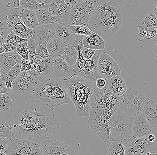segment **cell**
I'll return each instance as SVG.
<instances>
[{"label":"cell","instance_id":"obj_1","mask_svg":"<svg viewBox=\"0 0 157 155\" xmlns=\"http://www.w3.org/2000/svg\"><path fill=\"white\" fill-rule=\"evenodd\" d=\"M50 107L33 96L26 104L19 107L13 115V126L20 135L39 138L46 134H54L59 127L58 116Z\"/></svg>","mask_w":157,"mask_h":155},{"label":"cell","instance_id":"obj_2","mask_svg":"<svg viewBox=\"0 0 157 155\" xmlns=\"http://www.w3.org/2000/svg\"><path fill=\"white\" fill-rule=\"evenodd\" d=\"M119 97L113 94L108 83L103 89L96 87L91 98L88 122L94 133L105 143L113 141L108 121L119 106Z\"/></svg>","mask_w":157,"mask_h":155},{"label":"cell","instance_id":"obj_3","mask_svg":"<svg viewBox=\"0 0 157 155\" xmlns=\"http://www.w3.org/2000/svg\"><path fill=\"white\" fill-rule=\"evenodd\" d=\"M122 10L116 0H97L88 27L103 39L117 33L123 24Z\"/></svg>","mask_w":157,"mask_h":155},{"label":"cell","instance_id":"obj_4","mask_svg":"<svg viewBox=\"0 0 157 155\" xmlns=\"http://www.w3.org/2000/svg\"><path fill=\"white\" fill-rule=\"evenodd\" d=\"M32 94L54 109L62 105L72 103L64 80L53 74L41 77Z\"/></svg>","mask_w":157,"mask_h":155},{"label":"cell","instance_id":"obj_5","mask_svg":"<svg viewBox=\"0 0 157 155\" xmlns=\"http://www.w3.org/2000/svg\"><path fill=\"white\" fill-rule=\"evenodd\" d=\"M70 98L76 108L79 118L88 116L90 112L91 98L96 86L80 76H74L64 80Z\"/></svg>","mask_w":157,"mask_h":155},{"label":"cell","instance_id":"obj_6","mask_svg":"<svg viewBox=\"0 0 157 155\" xmlns=\"http://www.w3.org/2000/svg\"><path fill=\"white\" fill-rule=\"evenodd\" d=\"M134 117L126 115L118 109L108 121L113 140H119L125 146L133 139L132 122Z\"/></svg>","mask_w":157,"mask_h":155},{"label":"cell","instance_id":"obj_7","mask_svg":"<svg viewBox=\"0 0 157 155\" xmlns=\"http://www.w3.org/2000/svg\"><path fill=\"white\" fill-rule=\"evenodd\" d=\"M147 101L145 95L141 92L129 88L119 97L118 109L126 115L137 116L142 114Z\"/></svg>","mask_w":157,"mask_h":155},{"label":"cell","instance_id":"obj_8","mask_svg":"<svg viewBox=\"0 0 157 155\" xmlns=\"http://www.w3.org/2000/svg\"><path fill=\"white\" fill-rule=\"evenodd\" d=\"M97 4L96 0L77 2L71 8L68 24L88 27L89 21Z\"/></svg>","mask_w":157,"mask_h":155},{"label":"cell","instance_id":"obj_9","mask_svg":"<svg viewBox=\"0 0 157 155\" xmlns=\"http://www.w3.org/2000/svg\"><path fill=\"white\" fill-rule=\"evenodd\" d=\"M6 155H44L40 145L29 140L12 138L5 151Z\"/></svg>","mask_w":157,"mask_h":155},{"label":"cell","instance_id":"obj_10","mask_svg":"<svg viewBox=\"0 0 157 155\" xmlns=\"http://www.w3.org/2000/svg\"><path fill=\"white\" fill-rule=\"evenodd\" d=\"M147 135L142 138H133L130 140L124 146V155H157V139L154 142H151Z\"/></svg>","mask_w":157,"mask_h":155},{"label":"cell","instance_id":"obj_11","mask_svg":"<svg viewBox=\"0 0 157 155\" xmlns=\"http://www.w3.org/2000/svg\"><path fill=\"white\" fill-rule=\"evenodd\" d=\"M40 78L39 76L32 75L28 70L22 72L13 81L12 91L21 95L33 94Z\"/></svg>","mask_w":157,"mask_h":155},{"label":"cell","instance_id":"obj_12","mask_svg":"<svg viewBox=\"0 0 157 155\" xmlns=\"http://www.w3.org/2000/svg\"><path fill=\"white\" fill-rule=\"evenodd\" d=\"M20 11L19 8H11L6 14L8 24L15 34L24 39H29L33 37L34 29L28 28L21 20L18 17Z\"/></svg>","mask_w":157,"mask_h":155},{"label":"cell","instance_id":"obj_13","mask_svg":"<svg viewBox=\"0 0 157 155\" xmlns=\"http://www.w3.org/2000/svg\"><path fill=\"white\" fill-rule=\"evenodd\" d=\"M103 50H96L95 54L90 60L85 59V63L81 68L74 71V76H80L90 81L96 86V80L101 76L98 70L99 57Z\"/></svg>","mask_w":157,"mask_h":155},{"label":"cell","instance_id":"obj_14","mask_svg":"<svg viewBox=\"0 0 157 155\" xmlns=\"http://www.w3.org/2000/svg\"><path fill=\"white\" fill-rule=\"evenodd\" d=\"M98 70L101 77L107 81L115 75H121L118 64L109 55L102 51L98 60Z\"/></svg>","mask_w":157,"mask_h":155},{"label":"cell","instance_id":"obj_15","mask_svg":"<svg viewBox=\"0 0 157 155\" xmlns=\"http://www.w3.org/2000/svg\"><path fill=\"white\" fill-rule=\"evenodd\" d=\"M40 145L43 149L44 155L75 154L73 150L67 144L56 139L50 140L47 136Z\"/></svg>","mask_w":157,"mask_h":155},{"label":"cell","instance_id":"obj_16","mask_svg":"<svg viewBox=\"0 0 157 155\" xmlns=\"http://www.w3.org/2000/svg\"><path fill=\"white\" fill-rule=\"evenodd\" d=\"M157 34V20L150 9L146 17L142 21L138 28V36L146 40L154 38Z\"/></svg>","mask_w":157,"mask_h":155},{"label":"cell","instance_id":"obj_17","mask_svg":"<svg viewBox=\"0 0 157 155\" xmlns=\"http://www.w3.org/2000/svg\"><path fill=\"white\" fill-rule=\"evenodd\" d=\"M71 8L66 4L64 0H52L50 8L52 12L56 23L68 24Z\"/></svg>","mask_w":157,"mask_h":155},{"label":"cell","instance_id":"obj_18","mask_svg":"<svg viewBox=\"0 0 157 155\" xmlns=\"http://www.w3.org/2000/svg\"><path fill=\"white\" fill-rule=\"evenodd\" d=\"M55 28L56 23L38 25L34 29V41L38 44L46 46L50 40L56 37Z\"/></svg>","mask_w":157,"mask_h":155},{"label":"cell","instance_id":"obj_19","mask_svg":"<svg viewBox=\"0 0 157 155\" xmlns=\"http://www.w3.org/2000/svg\"><path fill=\"white\" fill-rule=\"evenodd\" d=\"M53 74L64 80L73 77L74 74L73 67L68 64L63 56L54 59Z\"/></svg>","mask_w":157,"mask_h":155},{"label":"cell","instance_id":"obj_20","mask_svg":"<svg viewBox=\"0 0 157 155\" xmlns=\"http://www.w3.org/2000/svg\"><path fill=\"white\" fill-rule=\"evenodd\" d=\"M152 127L142 114L134 117L132 122V135L140 138L151 134Z\"/></svg>","mask_w":157,"mask_h":155},{"label":"cell","instance_id":"obj_21","mask_svg":"<svg viewBox=\"0 0 157 155\" xmlns=\"http://www.w3.org/2000/svg\"><path fill=\"white\" fill-rule=\"evenodd\" d=\"M22 58L16 51L3 52L0 55V66L8 73L10 69L21 60Z\"/></svg>","mask_w":157,"mask_h":155},{"label":"cell","instance_id":"obj_22","mask_svg":"<svg viewBox=\"0 0 157 155\" xmlns=\"http://www.w3.org/2000/svg\"><path fill=\"white\" fill-rule=\"evenodd\" d=\"M55 32L57 38L67 45L71 44L75 39V34L72 32L68 24L56 23Z\"/></svg>","mask_w":157,"mask_h":155},{"label":"cell","instance_id":"obj_23","mask_svg":"<svg viewBox=\"0 0 157 155\" xmlns=\"http://www.w3.org/2000/svg\"><path fill=\"white\" fill-rule=\"evenodd\" d=\"M142 114L152 128L157 127V103L152 100H147Z\"/></svg>","mask_w":157,"mask_h":155},{"label":"cell","instance_id":"obj_24","mask_svg":"<svg viewBox=\"0 0 157 155\" xmlns=\"http://www.w3.org/2000/svg\"><path fill=\"white\" fill-rule=\"evenodd\" d=\"M108 86L110 91L118 97L122 96L127 90L125 80L121 75L111 77L108 81Z\"/></svg>","mask_w":157,"mask_h":155},{"label":"cell","instance_id":"obj_25","mask_svg":"<svg viewBox=\"0 0 157 155\" xmlns=\"http://www.w3.org/2000/svg\"><path fill=\"white\" fill-rule=\"evenodd\" d=\"M67 45L65 42L57 37L50 40L46 45L50 57L55 59L62 56Z\"/></svg>","mask_w":157,"mask_h":155},{"label":"cell","instance_id":"obj_26","mask_svg":"<svg viewBox=\"0 0 157 155\" xmlns=\"http://www.w3.org/2000/svg\"><path fill=\"white\" fill-rule=\"evenodd\" d=\"M83 44L85 48L96 50H103L106 47L104 39L93 32L84 38Z\"/></svg>","mask_w":157,"mask_h":155},{"label":"cell","instance_id":"obj_27","mask_svg":"<svg viewBox=\"0 0 157 155\" xmlns=\"http://www.w3.org/2000/svg\"><path fill=\"white\" fill-rule=\"evenodd\" d=\"M18 17L25 25L30 29H34L39 25L35 12L23 9L20 11Z\"/></svg>","mask_w":157,"mask_h":155},{"label":"cell","instance_id":"obj_28","mask_svg":"<svg viewBox=\"0 0 157 155\" xmlns=\"http://www.w3.org/2000/svg\"><path fill=\"white\" fill-rule=\"evenodd\" d=\"M39 25L56 23L52 12L50 7L43 8L35 11Z\"/></svg>","mask_w":157,"mask_h":155},{"label":"cell","instance_id":"obj_29","mask_svg":"<svg viewBox=\"0 0 157 155\" xmlns=\"http://www.w3.org/2000/svg\"><path fill=\"white\" fill-rule=\"evenodd\" d=\"M62 56L65 60L70 65L73 67L77 61L78 52L72 45L68 44L67 45Z\"/></svg>","mask_w":157,"mask_h":155},{"label":"cell","instance_id":"obj_30","mask_svg":"<svg viewBox=\"0 0 157 155\" xmlns=\"http://www.w3.org/2000/svg\"><path fill=\"white\" fill-rule=\"evenodd\" d=\"M11 31L8 24L6 14L0 12V44L4 43L6 38Z\"/></svg>","mask_w":157,"mask_h":155},{"label":"cell","instance_id":"obj_31","mask_svg":"<svg viewBox=\"0 0 157 155\" xmlns=\"http://www.w3.org/2000/svg\"><path fill=\"white\" fill-rule=\"evenodd\" d=\"M14 128L8 122L0 121V140L7 138L11 139L14 137Z\"/></svg>","mask_w":157,"mask_h":155},{"label":"cell","instance_id":"obj_32","mask_svg":"<svg viewBox=\"0 0 157 155\" xmlns=\"http://www.w3.org/2000/svg\"><path fill=\"white\" fill-rule=\"evenodd\" d=\"M125 147L119 140H113L109 149V155H124Z\"/></svg>","mask_w":157,"mask_h":155},{"label":"cell","instance_id":"obj_33","mask_svg":"<svg viewBox=\"0 0 157 155\" xmlns=\"http://www.w3.org/2000/svg\"><path fill=\"white\" fill-rule=\"evenodd\" d=\"M20 5L23 9L35 12L43 8L50 7V4L43 5L39 3L36 0H20Z\"/></svg>","mask_w":157,"mask_h":155},{"label":"cell","instance_id":"obj_34","mask_svg":"<svg viewBox=\"0 0 157 155\" xmlns=\"http://www.w3.org/2000/svg\"><path fill=\"white\" fill-rule=\"evenodd\" d=\"M7 95L6 94L0 95V111H7L12 106V101Z\"/></svg>","mask_w":157,"mask_h":155},{"label":"cell","instance_id":"obj_35","mask_svg":"<svg viewBox=\"0 0 157 155\" xmlns=\"http://www.w3.org/2000/svg\"><path fill=\"white\" fill-rule=\"evenodd\" d=\"M21 61L13 67L7 73L8 80L14 81L18 77L21 72Z\"/></svg>","mask_w":157,"mask_h":155},{"label":"cell","instance_id":"obj_36","mask_svg":"<svg viewBox=\"0 0 157 155\" xmlns=\"http://www.w3.org/2000/svg\"><path fill=\"white\" fill-rule=\"evenodd\" d=\"M72 32L75 34L88 36L91 35L93 31L87 26L80 25H70Z\"/></svg>","mask_w":157,"mask_h":155},{"label":"cell","instance_id":"obj_37","mask_svg":"<svg viewBox=\"0 0 157 155\" xmlns=\"http://www.w3.org/2000/svg\"><path fill=\"white\" fill-rule=\"evenodd\" d=\"M49 57L50 55L46 46L38 44L36 48L34 59L41 60Z\"/></svg>","mask_w":157,"mask_h":155},{"label":"cell","instance_id":"obj_38","mask_svg":"<svg viewBox=\"0 0 157 155\" xmlns=\"http://www.w3.org/2000/svg\"><path fill=\"white\" fill-rule=\"evenodd\" d=\"M140 42L143 43L144 45L148 47L149 49L152 51L155 54L156 58L157 60V34L154 38L150 40H137Z\"/></svg>","mask_w":157,"mask_h":155},{"label":"cell","instance_id":"obj_39","mask_svg":"<svg viewBox=\"0 0 157 155\" xmlns=\"http://www.w3.org/2000/svg\"><path fill=\"white\" fill-rule=\"evenodd\" d=\"M38 44L34 41V38H29L27 41V50L29 55V60L32 61L35 57V52Z\"/></svg>","mask_w":157,"mask_h":155},{"label":"cell","instance_id":"obj_40","mask_svg":"<svg viewBox=\"0 0 157 155\" xmlns=\"http://www.w3.org/2000/svg\"><path fill=\"white\" fill-rule=\"evenodd\" d=\"M43 60L45 65V70L44 73L40 76L41 78L45 76L53 74V72L54 59L51 57H49L43 59Z\"/></svg>","mask_w":157,"mask_h":155},{"label":"cell","instance_id":"obj_41","mask_svg":"<svg viewBox=\"0 0 157 155\" xmlns=\"http://www.w3.org/2000/svg\"><path fill=\"white\" fill-rule=\"evenodd\" d=\"M16 52L21 56L22 59L29 61L27 50V41L25 43L18 44Z\"/></svg>","mask_w":157,"mask_h":155},{"label":"cell","instance_id":"obj_42","mask_svg":"<svg viewBox=\"0 0 157 155\" xmlns=\"http://www.w3.org/2000/svg\"><path fill=\"white\" fill-rule=\"evenodd\" d=\"M85 37V35L75 34V39L70 45L74 47L78 52L82 51L84 48L83 40Z\"/></svg>","mask_w":157,"mask_h":155},{"label":"cell","instance_id":"obj_43","mask_svg":"<svg viewBox=\"0 0 157 155\" xmlns=\"http://www.w3.org/2000/svg\"><path fill=\"white\" fill-rule=\"evenodd\" d=\"M96 50L84 47L82 50V54L83 57L86 60H90L93 57L95 54Z\"/></svg>","mask_w":157,"mask_h":155},{"label":"cell","instance_id":"obj_44","mask_svg":"<svg viewBox=\"0 0 157 155\" xmlns=\"http://www.w3.org/2000/svg\"><path fill=\"white\" fill-rule=\"evenodd\" d=\"M4 3L6 7L11 8H19L20 6V0H2Z\"/></svg>","mask_w":157,"mask_h":155},{"label":"cell","instance_id":"obj_45","mask_svg":"<svg viewBox=\"0 0 157 155\" xmlns=\"http://www.w3.org/2000/svg\"><path fill=\"white\" fill-rule=\"evenodd\" d=\"M108 81L105 78L102 77H99L96 82V86L98 89H103L105 87Z\"/></svg>","mask_w":157,"mask_h":155},{"label":"cell","instance_id":"obj_46","mask_svg":"<svg viewBox=\"0 0 157 155\" xmlns=\"http://www.w3.org/2000/svg\"><path fill=\"white\" fill-rule=\"evenodd\" d=\"M14 34L15 33L14 31L12 30L10 33L9 34L7 37L6 38L4 43H5V44H8V45H14V46L17 47L18 44L16 43L15 41H14V39H13V35H14Z\"/></svg>","mask_w":157,"mask_h":155},{"label":"cell","instance_id":"obj_47","mask_svg":"<svg viewBox=\"0 0 157 155\" xmlns=\"http://www.w3.org/2000/svg\"><path fill=\"white\" fill-rule=\"evenodd\" d=\"M2 45L4 52H12V51H16L17 48V46L8 45L5 43H2Z\"/></svg>","mask_w":157,"mask_h":155},{"label":"cell","instance_id":"obj_48","mask_svg":"<svg viewBox=\"0 0 157 155\" xmlns=\"http://www.w3.org/2000/svg\"><path fill=\"white\" fill-rule=\"evenodd\" d=\"M11 139L10 138H6L3 140H0V153L2 152H4L6 149L7 146L10 140Z\"/></svg>","mask_w":157,"mask_h":155},{"label":"cell","instance_id":"obj_49","mask_svg":"<svg viewBox=\"0 0 157 155\" xmlns=\"http://www.w3.org/2000/svg\"><path fill=\"white\" fill-rule=\"evenodd\" d=\"M11 91L6 87L5 82L0 83V95L2 94H9Z\"/></svg>","mask_w":157,"mask_h":155},{"label":"cell","instance_id":"obj_50","mask_svg":"<svg viewBox=\"0 0 157 155\" xmlns=\"http://www.w3.org/2000/svg\"><path fill=\"white\" fill-rule=\"evenodd\" d=\"M7 80H8L7 73H6L0 66V83L6 82Z\"/></svg>","mask_w":157,"mask_h":155},{"label":"cell","instance_id":"obj_51","mask_svg":"<svg viewBox=\"0 0 157 155\" xmlns=\"http://www.w3.org/2000/svg\"><path fill=\"white\" fill-rule=\"evenodd\" d=\"M13 39H14L16 43H17V44H21V43L27 42L29 40V39H24V38H22L21 36H18V35H17L15 34L13 35Z\"/></svg>","mask_w":157,"mask_h":155},{"label":"cell","instance_id":"obj_52","mask_svg":"<svg viewBox=\"0 0 157 155\" xmlns=\"http://www.w3.org/2000/svg\"><path fill=\"white\" fill-rule=\"evenodd\" d=\"M21 61V72L25 71L28 70V64H29V61L22 58Z\"/></svg>","mask_w":157,"mask_h":155},{"label":"cell","instance_id":"obj_53","mask_svg":"<svg viewBox=\"0 0 157 155\" xmlns=\"http://www.w3.org/2000/svg\"><path fill=\"white\" fill-rule=\"evenodd\" d=\"M64 1L67 6L71 7L78 2L77 0H64Z\"/></svg>","mask_w":157,"mask_h":155},{"label":"cell","instance_id":"obj_54","mask_svg":"<svg viewBox=\"0 0 157 155\" xmlns=\"http://www.w3.org/2000/svg\"><path fill=\"white\" fill-rule=\"evenodd\" d=\"M5 84H6V87H7V88L12 91V89L13 87V82L10 81V80H8L6 82H5Z\"/></svg>","mask_w":157,"mask_h":155},{"label":"cell","instance_id":"obj_55","mask_svg":"<svg viewBox=\"0 0 157 155\" xmlns=\"http://www.w3.org/2000/svg\"><path fill=\"white\" fill-rule=\"evenodd\" d=\"M36 1L39 3L45 5L50 4L52 0H36Z\"/></svg>","mask_w":157,"mask_h":155},{"label":"cell","instance_id":"obj_56","mask_svg":"<svg viewBox=\"0 0 157 155\" xmlns=\"http://www.w3.org/2000/svg\"><path fill=\"white\" fill-rule=\"evenodd\" d=\"M154 14L155 15L156 17V19L157 20V7L156 6H155V7H154Z\"/></svg>","mask_w":157,"mask_h":155},{"label":"cell","instance_id":"obj_57","mask_svg":"<svg viewBox=\"0 0 157 155\" xmlns=\"http://www.w3.org/2000/svg\"><path fill=\"white\" fill-rule=\"evenodd\" d=\"M3 52H4L2 46V44H0V55Z\"/></svg>","mask_w":157,"mask_h":155},{"label":"cell","instance_id":"obj_58","mask_svg":"<svg viewBox=\"0 0 157 155\" xmlns=\"http://www.w3.org/2000/svg\"><path fill=\"white\" fill-rule=\"evenodd\" d=\"M90 1L91 0H77V2H88V1Z\"/></svg>","mask_w":157,"mask_h":155},{"label":"cell","instance_id":"obj_59","mask_svg":"<svg viewBox=\"0 0 157 155\" xmlns=\"http://www.w3.org/2000/svg\"><path fill=\"white\" fill-rule=\"evenodd\" d=\"M154 4L157 7V0H154Z\"/></svg>","mask_w":157,"mask_h":155}]
</instances>
